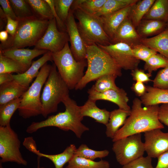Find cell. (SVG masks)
<instances>
[{
	"label": "cell",
	"instance_id": "cell-1",
	"mask_svg": "<svg viewBox=\"0 0 168 168\" xmlns=\"http://www.w3.org/2000/svg\"><path fill=\"white\" fill-rule=\"evenodd\" d=\"M142 104L140 99H133L130 114L112 139L113 142L132 135L164 128L158 118V105L142 107Z\"/></svg>",
	"mask_w": 168,
	"mask_h": 168
},
{
	"label": "cell",
	"instance_id": "cell-2",
	"mask_svg": "<svg viewBox=\"0 0 168 168\" xmlns=\"http://www.w3.org/2000/svg\"><path fill=\"white\" fill-rule=\"evenodd\" d=\"M62 102L65 108V111L49 116L44 120L33 122L27 127L26 132L32 133L42 128L54 127L66 131L71 130L77 138H80L89 128L81 122L83 117L81 114L79 106L69 96Z\"/></svg>",
	"mask_w": 168,
	"mask_h": 168
},
{
	"label": "cell",
	"instance_id": "cell-3",
	"mask_svg": "<svg viewBox=\"0 0 168 168\" xmlns=\"http://www.w3.org/2000/svg\"><path fill=\"white\" fill-rule=\"evenodd\" d=\"M86 45L87 69L76 90H82L88 83L104 75L122 76V69L106 52L96 44Z\"/></svg>",
	"mask_w": 168,
	"mask_h": 168
},
{
	"label": "cell",
	"instance_id": "cell-4",
	"mask_svg": "<svg viewBox=\"0 0 168 168\" xmlns=\"http://www.w3.org/2000/svg\"><path fill=\"white\" fill-rule=\"evenodd\" d=\"M18 24L15 35L0 45V50L22 48L35 46L46 30L49 20L35 16L18 18Z\"/></svg>",
	"mask_w": 168,
	"mask_h": 168
},
{
	"label": "cell",
	"instance_id": "cell-5",
	"mask_svg": "<svg viewBox=\"0 0 168 168\" xmlns=\"http://www.w3.org/2000/svg\"><path fill=\"white\" fill-rule=\"evenodd\" d=\"M53 61L60 77L69 90L75 89L83 77L86 60L77 61L74 58L68 42L60 51L52 53Z\"/></svg>",
	"mask_w": 168,
	"mask_h": 168
},
{
	"label": "cell",
	"instance_id": "cell-6",
	"mask_svg": "<svg viewBox=\"0 0 168 168\" xmlns=\"http://www.w3.org/2000/svg\"><path fill=\"white\" fill-rule=\"evenodd\" d=\"M69 90L53 63L41 94V115L46 118L50 114L56 112L58 104L69 96Z\"/></svg>",
	"mask_w": 168,
	"mask_h": 168
},
{
	"label": "cell",
	"instance_id": "cell-7",
	"mask_svg": "<svg viewBox=\"0 0 168 168\" xmlns=\"http://www.w3.org/2000/svg\"><path fill=\"white\" fill-rule=\"evenodd\" d=\"M52 65L45 63L40 68L35 79L21 97L18 109L19 115L24 119L41 114V91L50 73Z\"/></svg>",
	"mask_w": 168,
	"mask_h": 168
},
{
	"label": "cell",
	"instance_id": "cell-8",
	"mask_svg": "<svg viewBox=\"0 0 168 168\" xmlns=\"http://www.w3.org/2000/svg\"><path fill=\"white\" fill-rule=\"evenodd\" d=\"M73 12L78 21L77 26L86 45H106L111 44L110 39L104 31L99 17L78 8Z\"/></svg>",
	"mask_w": 168,
	"mask_h": 168
},
{
	"label": "cell",
	"instance_id": "cell-9",
	"mask_svg": "<svg viewBox=\"0 0 168 168\" xmlns=\"http://www.w3.org/2000/svg\"><path fill=\"white\" fill-rule=\"evenodd\" d=\"M21 142L17 133L9 125L0 126V161L26 166L20 151Z\"/></svg>",
	"mask_w": 168,
	"mask_h": 168
},
{
	"label": "cell",
	"instance_id": "cell-10",
	"mask_svg": "<svg viewBox=\"0 0 168 168\" xmlns=\"http://www.w3.org/2000/svg\"><path fill=\"white\" fill-rule=\"evenodd\" d=\"M141 133L132 135L114 142L112 149L117 161L124 166L143 156L145 152Z\"/></svg>",
	"mask_w": 168,
	"mask_h": 168
},
{
	"label": "cell",
	"instance_id": "cell-11",
	"mask_svg": "<svg viewBox=\"0 0 168 168\" xmlns=\"http://www.w3.org/2000/svg\"><path fill=\"white\" fill-rule=\"evenodd\" d=\"M68 41V33L67 32L58 30L56 20L54 18L49 20L46 30L34 49L55 53L61 50Z\"/></svg>",
	"mask_w": 168,
	"mask_h": 168
},
{
	"label": "cell",
	"instance_id": "cell-12",
	"mask_svg": "<svg viewBox=\"0 0 168 168\" xmlns=\"http://www.w3.org/2000/svg\"><path fill=\"white\" fill-rule=\"evenodd\" d=\"M97 45L106 52L121 69L132 71L138 68L140 60L134 57L131 47L128 45L122 43L106 45Z\"/></svg>",
	"mask_w": 168,
	"mask_h": 168
},
{
	"label": "cell",
	"instance_id": "cell-13",
	"mask_svg": "<svg viewBox=\"0 0 168 168\" xmlns=\"http://www.w3.org/2000/svg\"><path fill=\"white\" fill-rule=\"evenodd\" d=\"M73 13L70 9L65 26L69 37L71 52L75 59L79 61L86 60V49L79 32Z\"/></svg>",
	"mask_w": 168,
	"mask_h": 168
},
{
	"label": "cell",
	"instance_id": "cell-14",
	"mask_svg": "<svg viewBox=\"0 0 168 168\" xmlns=\"http://www.w3.org/2000/svg\"><path fill=\"white\" fill-rule=\"evenodd\" d=\"M156 128L145 132L144 143L147 156L157 158L168 150V132L164 133Z\"/></svg>",
	"mask_w": 168,
	"mask_h": 168
},
{
	"label": "cell",
	"instance_id": "cell-15",
	"mask_svg": "<svg viewBox=\"0 0 168 168\" xmlns=\"http://www.w3.org/2000/svg\"><path fill=\"white\" fill-rule=\"evenodd\" d=\"M88 98L96 101L104 100L111 102L117 105L119 108L130 111L131 108L128 105L129 100L127 93L122 88L110 90L104 92L97 91L92 86L88 89Z\"/></svg>",
	"mask_w": 168,
	"mask_h": 168
},
{
	"label": "cell",
	"instance_id": "cell-16",
	"mask_svg": "<svg viewBox=\"0 0 168 168\" xmlns=\"http://www.w3.org/2000/svg\"><path fill=\"white\" fill-rule=\"evenodd\" d=\"M141 39L128 17L124 21L116 30L111 40V44L122 43L132 47L141 43Z\"/></svg>",
	"mask_w": 168,
	"mask_h": 168
},
{
	"label": "cell",
	"instance_id": "cell-17",
	"mask_svg": "<svg viewBox=\"0 0 168 168\" xmlns=\"http://www.w3.org/2000/svg\"><path fill=\"white\" fill-rule=\"evenodd\" d=\"M133 5L111 14L99 17L103 29L111 40L118 28L129 17Z\"/></svg>",
	"mask_w": 168,
	"mask_h": 168
},
{
	"label": "cell",
	"instance_id": "cell-18",
	"mask_svg": "<svg viewBox=\"0 0 168 168\" xmlns=\"http://www.w3.org/2000/svg\"><path fill=\"white\" fill-rule=\"evenodd\" d=\"M49 61H53L52 52L49 51L39 59L33 61L30 67L24 73L13 74L14 80L23 86L29 87L33 79L38 75L39 69Z\"/></svg>",
	"mask_w": 168,
	"mask_h": 168
},
{
	"label": "cell",
	"instance_id": "cell-19",
	"mask_svg": "<svg viewBox=\"0 0 168 168\" xmlns=\"http://www.w3.org/2000/svg\"><path fill=\"white\" fill-rule=\"evenodd\" d=\"M48 51L34 49L15 48L0 50L3 56L30 67L35 58Z\"/></svg>",
	"mask_w": 168,
	"mask_h": 168
},
{
	"label": "cell",
	"instance_id": "cell-20",
	"mask_svg": "<svg viewBox=\"0 0 168 168\" xmlns=\"http://www.w3.org/2000/svg\"><path fill=\"white\" fill-rule=\"evenodd\" d=\"M29 87L14 80L0 85V106L21 97Z\"/></svg>",
	"mask_w": 168,
	"mask_h": 168
},
{
	"label": "cell",
	"instance_id": "cell-21",
	"mask_svg": "<svg viewBox=\"0 0 168 168\" xmlns=\"http://www.w3.org/2000/svg\"><path fill=\"white\" fill-rule=\"evenodd\" d=\"M96 102L88 98L83 105L79 106L81 114L83 117H91L96 122L106 125L109 119L110 112L105 109L98 108Z\"/></svg>",
	"mask_w": 168,
	"mask_h": 168
},
{
	"label": "cell",
	"instance_id": "cell-22",
	"mask_svg": "<svg viewBox=\"0 0 168 168\" xmlns=\"http://www.w3.org/2000/svg\"><path fill=\"white\" fill-rule=\"evenodd\" d=\"M141 42L168 58V27L155 36L142 38Z\"/></svg>",
	"mask_w": 168,
	"mask_h": 168
},
{
	"label": "cell",
	"instance_id": "cell-23",
	"mask_svg": "<svg viewBox=\"0 0 168 168\" xmlns=\"http://www.w3.org/2000/svg\"><path fill=\"white\" fill-rule=\"evenodd\" d=\"M130 113V111H127L120 108L114 110L110 112L109 119L106 125V137L112 139L119 129V128L124 125Z\"/></svg>",
	"mask_w": 168,
	"mask_h": 168
},
{
	"label": "cell",
	"instance_id": "cell-24",
	"mask_svg": "<svg viewBox=\"0 0 168 168\" xmlns=\"http://www.w3.org/2000/svg\"><path fill=\"white\" fill-rule=\"evenodd\" d=\"M77 148L74 144L68 146L62 153L56 154H48L42 153L35 148L32 152L40 157H44L50 160L54 164L55 168H63L75 154Z\"/></svg>",
	"mask_w": 168,
	"mask_h": 168
},
{
	"label": "cell",
	"instance_id": "cell-25",
	"mask_svg": "<svg viewBox=\"0 0 168 168\" xmlns=\"http://www.w3.org/2000/svg\"><path fill=\"white\" fill-rule=\"evenodd\" d=\"M142 104L145 106L168 103V90L146 86V92L141 97Z\"/></svg>",
	"mask_w": 168,
	"mask_h": 168
},
{
	"label": "cell",
	"instance_id": "cell-26",
	"mask_svg": "<svg viewBox=\"0 0 168 168\" xmlns=\"http://www.w3.org/2000/svg\"><path fill=\"white\" fill-rule=\"evenodd\" d=\"M167 27L166 23L151 19H142L136 28L142 38L156 35L163 31Z\"/></svg>",
	"mask_w": 168,
	"mask_h": 168
},
{
	"label": "cell",
	"instance_id": "cell-27",
	"mask_svg": "<svg viewBox=\"0 0 168 168\" xmlns=\"http://www.w3.org/2000/svg\"><path fill=\"white\" fill-rule=\"evenodd\" d=\"M143 19L168 21V0H156Z\"/></svg>",
	"mask_w": 168,
	"mask_h": 168
},
{
	"label": "cell",
	"instance_id": "cell-28",
	"mask_svg": "<svg viewBox=\"0 0 168 168\" xmlns=\"http://www.w3.org/2000/svg\"><path fill=\"white\" fill-rule=\"evenodd\" d=\"M155 0H138L132 6L129 17L136 28Z\"/></svg>",
	"mask_w": 168,
	"mask_h": 168
},
{
	"label": "cell",
	"instance_id": "cell-29",
	"mask_svg": "<svg viewBox=\"0 0 168 168\" xmlns=\"http://www.w3.org/2000/svg\"><path fill=\"white\" fill-rule=\"evenodd\" d=\"M138 0H107L94 15L98 17L106 16L135 3Z\"/></svg>",
	"mask_w": 168,
	"mask_h": 168
},
{
	"label": "cell",
	"instance_id": "cell-30",
	"mask_svg": "<svg viewBox=\"0 0 168 168\" xmlns=\"http://www.w3.org/2000/svg\"><path fill=\"white\" fill-rule=\"evenodd\" d=\"M34 15L43 20H50L54 17L50 7L45 0H26Z\"/></svg>",
	"mask_w": 168,
	"mask_h": 168
},
{
	"label": "cell",
	"instance_id": "cell-31",
	"mask_svg": "<svg viewBox=\"0 0 168 168\" xmlns=\"http://www.w3.org/2000/svg\"><path fill=\"white\" fill-rule=\"evenodd\" d=\"M108 161L101 160L95 161L77 156L74 154L65 168H110Z\"/></svg>",
	"mask_w": 168,
	"mask_h": 168
},
{
	"label": "cell",
	"instance_id": "cell-32",
	"mask_svg": "<svg viewBox=\"0 0 168 168\" xmlns=\"http://www.w3.org/2000/svg\"><path fill=\"white\" fill-rule=\"evenodd\" d=\"M30 67L5 56L0 53V73L15 72L17 74H22Z\"/></svg>",
	"mask_w": 168,
	"mask_h": 168
},
{
	"label": "cell",
	"instance_id": "cell-33",
	"mask_svg": "<svg viewBox=\"0 0 168 168\" xmlns=\"http://www.w3.org/2000/svg\"><path fill=\"white\" fill-rule=\"evenodd\" d=\"M21 97L0 106V126H5L10 125L11 118L18 110L20 105Z\"/></svg>",
	"mask_w": 168,
	"mask_h": 168
},
{
	"label": "cell",
	"instance_id": "cell-34",
	"mask_svg": "<svg viewBox=\"0 0 168 168\" xmlns=\"http://www.w3.org/2000/svg\"><path fill=\"white\" fill-rule=\"evenodd\" d=\"M107 0H74L71 9L73 12L78 8L91 14H95L102 7Z\"/></svg>",
	"mask_w": 168,
	"mask_h": 168
},
{
	"label": "cell",
	"instance_id": "cell-35",
	"mask_svg": "<svg viewBox=\"0 0 168 168\" xmlns=\"http://www.w3.org/2000/svg\"><path fill=\"white\" fill-rule=\"evenodd\" d=\"M118 76L113 74H105L101 76L96 80L92 86L95 90L99 92H104L110 90H117L115 80Z\"/></svg>",
	"mask_w": 168,
	"mask_h": 168
},
{
	"label": "cell",
	"instance_id": "cell-36",
	"mask_svg": "<svg viewBox=\"0 0 168 168\" xmlns=\"http://www.w3.org/2000/svg\"><path fill=\"white\" fill-rule=\"evenodd\" d=\"M109 152L106 150L96 151L90 148L85 144H82L77 148L75 154L82 158L94 161L96 158H102L108 155Z\"/></svg>",
	"mask_w": 168,
	"mask_h": 168
},
{
	"label": "cell",
	"instance_id": "cell-37",
	"mask_svg": "<svg viewBox=\"0 0 168 168\" xmlns=\"http://www.w3.org/2000/svg\"><path fill=\"white\" fill-rule=\"evenodd\" d=\"M168 66V58L157 53L152 55L145 62L144 69L147 71L148 73L152 74L153 71Z\"/></svg>",
	"mask_w": 168,
	"mask_h": 168
},
{
	"label": "cell",
	"instance_id": "cell-38",
	"mask_svg": "<svg viewBox=\"0 0 168 168\" xmlns=\"http://www.w3.org/2000/svg\"><path fill=\"white\" fill-rule=\"evenodd\" d=\"M13 11L18 18L34 15L31 9L26 0H9Z\"/></svg>",
	"mask_w": 168,
	"mask_h": 168
},
{
	"label": "cell",
	"instance_id": "cell-39",
	"mask_svg": "<svg viewBox=\"0 0 168 168\" xmlns=\"http://www.w3.org/2000/svg\"><path fill=\"white\" fill-rule=\"evenodd\" d=\"M73 0H54L56 13L60 20L65 25Z\"/></svg>",
	"mask_w": 168,
	"mask_h": 168
},
{
	"label": "cell",
	"instance_id": "cell-40",
	"mask_svg": "<svg viewBox=\"0 0 168 168\" xmlns=\"http://www.w3.org/2000/svg\"><path fill=\"white\" fill-rule=\"evenodd\" d=\"M131 48L134 57L137 59L145 62L152 55L157 53L155 50L142 43Z\"/></svg>",
	"mask_w": 168,
	"mask_h": 168
},
{
	"label": "cell",
	"instance_id": "cell-41",
	"mask_svg": "<svg viewBox=\"0 0 168 168\" xmlns=\"http://www.w3.org/2000/svg\"><path fill=\"white\" fill-rule=\"evenodd\" d=\"M152 81L153 86L168 90V66L160 70Z\"/></svg>",
	"mask_w": 168,
	"mask_h": 168
},
{
	"label": "cell",
	"instance_id": "cell-42",
	"mask_svg": "<svg viewBox=\"0 0 168 168\" xmlns=\"http://www.w3.org/2000/svg\"><path fill=\"white\" fill-rule=\"evenodd\" d=\"M152 158L142 156L123 166L122 168H153Z\"/></svg>",
	"mask_w": 168,
	"mask_h": 168
},
{
	"label": "cell",
	"instance_id": "cell-43",
	"mask_svg": "<svg viewBox=\"0 0 168 168\" xmlns=\"http://www.w3.org/2000/svg\"><path fill=\"white\" fill-rule=\"evenodd\" d=\"M131 74L133 79L136 82H140L143 83H146L151 81L150 77L152 74L145 73L144 70L138 68L131 71Z\"/></svg>",
	"mask_w": 168,
	"mask_h": 168
},
{
	"label": "cell",
	"instance_id": "cell-44",
	"mask_svg": "<svg viewBox=\"0 0 168 168\" xmlns=\"http://www.w3.org/2000/svg\"><path fill=\"white\" fill-rule=\"evenodd\" d=\"M0 4L4 13L7 16H9L14 20H18V18L13 11L9 0H0Z\"/></svg>",
	"mask_w": 168,
	"mask_h": 168
},
{
	"label": "cell",
	"instance_id": "cell-45",
	"mask_svg": "<svg viewBox=\"0 0 168 168\" xmlns=\"http://www.w3.org/2000/svg\"><path fill=\"white\" fill-rule=\"evenodd\" d=\"M158 118L161 123L168 127V103L162 104L159 107Z\"/></svg>",
	"mask_w": 168,
	"mask_h": 168
},
{
	"label": "cell",
	"instance_id": "cell-46",
	"mask_svg": "<svg viewBox=\"0 0 168 168\" xmlns=\"http://www.w3.org/2000/svg\"><path fill=\"white\" fill-rule=\"evenodd\" d=\"M7 17L6 30L9 34L10 36H12L15 35L17 29L18 21L13 20L8 16Z\"/></svg>",
	"mask_w": 168,
	"mask_h": 168
},
{
	"label": "cell",
	"instance_id": "cell-47",
	"mask_svg": "<svg viewBox=\"0 0 168 168\" xmlns=\"http://www.w3.org/2000/svg\"><path fill=\"white\" fill-rule=\"evenodd\" d=\"M50 6L51 9L53 16L55 19L57 24L62 31H66V28L65 25L63 23L58 16L54 7V0H45Z\"/></svg>",
	"mask_w": 168,
	"mask_h": 168
},
{
	"label": "cell",
	"instance_id": "cell-48",
	"mask_svg": "<svg viewBox=\"0 0 168 168\" xmlns=\"http://www.w3.org/2000/svg\"><path fill=\"white\" fill-rule=\"evenodd\" d=\"M131 89L138 96H142L146 92V86L144 83L140 82H136L134 83Z\"/></svg>",
	"mask_w": 168,
	"mask_h": 168
},
{
	"label": "cell",
	"instance_id": "cell-49",
	"mask_svg": "<svg viewBox=\"0 0 168 168\" xmlns=\"http://www.w3.org/2000/svg\"><path fill=\"white\" fill-rule=\"evenodd\" d=\"M158 161L155 168H168V150L157 157Z\"/></svg>",
	"mask_w": 168,
	"mask_h": 168
},
{
	"label": "cell",
	"instance_id": "cell-50",
	"mask_svg": "<svg viewBox=\"0 0 168 168\" xmlns=\"http://www.w3.org/2000/svg\"><path fill=\"white\" fill-rule=\"evenodd\" d=\"M23 145L30 152L35 148H37L35 141L31 137L26 138L23 142Z\"/></svg>",
	"mask_w": 168,
	"mask_h": 168
},
{
	"label": "cell",
	"instance_id": "cell-51",
	"mask_svg": "<svg viewBox=\"0 0 168 168\" xmlns=\"http://www.w3.org/2000/svg\"><path fill=\"white\" fill-rule=\"evenodd\" d=\"M14 80L13 74L9 73H0V85Z\"/></svg>",
	"mask_w": 168,
	"mask_h": 168
},
{
	"label": "cell",
	"instance_id": "cell-52",
	"mask_svg": "<svg viewBox=\"0 0 168 168\" xmlns=\"http://www.w3.org/2000/svg\"><path fill=\"white\" fill-rule=\"evenodd\" d=\"M8 32L6 30H2L0 32V40L1 43L6 42L8 40L9 36Z\"/></svg>",
	"mask_w": 168,
	"mask_h": 168
},
{
	"label": "cell",
	"instance_id": "cell-53",
	"mask_svg": "<svg viewBox=\"0 0 168 168\" xmlns=\"http://www.w3.org/2000/svg\"><path fill=\"white\" fill-rule=\"evenodd\" d=\"M41 157L38 156L37 157V168H39L40 167V161Z\"/></svg>",
	"mask_w": 168,
	"mask_h": 168
},
{
	"label": "cell",
	"instance_id": "cell-54",
	"mask_svg": "<svg viewBox=\"0 0 168 168\" xmlns=\"http://www.w3.org/2000/svg\"><path fill=\"white\" fill-rule=\"evenodd\" d=\"M2 162L0 161V168H3L2 165Z\"/></svg>",
	"mask_w": 168,
	"mask_h": 168
},
{
	"label": "cell",
	"instance_id": "cell-55",
	"mask_svg": "<svg viewBox=\"0 0 168 168\" xmlns=\"http://www.w3.org/2000/svg\"><path fill=\"white\" fill-rule=\"evenodd\" d=\"M166 24H167V27H168V21L166 23Z\"/></svg>",
	"mask_w": 168,
	"mask_h": 168
},
{
	"label": "cell",
	"instance_id": "cell-56",
	"mask_svg": "<svg viewBox=\"0 0 168 168\" xmlns=\"http://www.w3.org/2000/svg\"><path fill=\"white\" fill-rule=\"evenodd\" d=\"M39 168H44L43 167H40Z\"/></svg>",
	"mask_w": 168,
	"mask_h": 168
}]
</instances>
